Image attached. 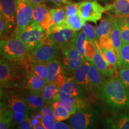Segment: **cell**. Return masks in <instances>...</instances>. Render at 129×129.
<instances>
[{
  "instance_id": "cell-3",
  "label": "cell",
  "mask_w": 129,
  "mask_h": 129,
  "mask_svg": "<svg viewBox=\"0 0 129 129\" xmlns=\"http://www.w3.org/2000/svg\"><path fill=\"white\" fill-rule=\"evenodd\" d=\"M59 49L49 37L46 36L38 44L30 48L29 57L34 62L47 63L56 59Z\"/></svg>"
},
{
  "instance_id": "cell-48",
  "label": "cell",
  "mask_w": 129,
  "mask_h": 129,
  "mask_svg": "<svg viewBox=\"0 0 129 129\" xmlns=\"http://www.w3.org/2000/svg\"><path fill=\"white\" fill-rule=\"evenodd\" d=\"M54 129H72L70 125L62 121H56Z\"/></svg>"
},
{
  "instance_id": "cell-50",
  "label": "cell",
  "mask_w": 129,
  "mask_h": 129,
  "mask_svg": "<svg viewBox=\"0 0 129 129\" xmlns=\"http://www.w3.org/2000/svg\"><path fill=\"white\" fill-rule=\"evenodd\" d=\"M49 1H50L51 2L54 3V4L58 5V6H59V5L60 4L66 5L71 2L70 0H49Z\"/></svg>"
},
{
  "instance_id": "cell-32",
  "label": "cell",
  "mask_w": 129,
  "mask_h": 129,
  "mask_svg": "<svg viewBox=\"0 0 129 129\" xmlns=\"http://www.w3.org/2000/svg\"><path fill=\"white\" fill-rule=\"evenodd\" d=\"M52 15L53 26L60 25L64 23L67 18L64 7H58L50 9Z\"/></svg>"
},
{
  "instance_id": "cell-33",
  "label": "cell",
  "mask_w": 129,
  "mask_h": 129,
  "mask_svg": "<svg viewBox=\"0 0 129 129\" xmlns=\"http://www.w3.org/2000/svg\"><path fill=\"white\" fill-rule=\"evenodd\" d=\"M100 50L102 53L103 56L109 64L117 69L120 68L117 55L114 49H104L100 48Z\"/></svg>"
},
{
  "instance_id": "cell-45",
  "label": "cell",
  "mask_w": 129,
  "mask_h": 129,
  "mask_svg": "<svg viewBox=\"0 0 129 129\" xmlns=\"http://www.w3.org/2000/svg\"><path fill=\"white\" fill-rule=\"evenodd\" d=\"M32 125L31 121L29 118H27L25 120L19 122L17 129H32Z\"/></svg>"
},
{
  "instance_id": "cell-27",
  "label": "cell",
  "mask_w": 129,
  "mask_h": 129,
  "mask_svg": "<svg viewBox=\"0 0 129 129\" xmlns=\"http://www.w3.org/2000/svg\"><path fill=\"white\" fill-rule=\"evenodd\" d=\"M0 129H9L13 120V111L10 109H5L1 105Z\"/></svg>"
},
{
  "instance_id": "cell-37",
  "label": "cell",
  "mask_w": 129,
  "mask_h": 129,
  "mask_svg": "<svg viewBox=\"0 0 129 129\" xmlns=\"http://www.w3.org/2000/svg\"><path fill=\"white\" fill-rule=\"evenodd\" d=\"M82 29L86 35L88 40H91L92 41L98 42V37L97 36L96 30L94 28V27L91 24L85 23L84 24Z\"/></svg>"
},
{
  "instance_id": "cell-38",
  "label": "cell",
  "mask_w": 129,
  "mask_h": 129,
  "mask_svg": "<svg viewBox=\"0 0 129 129\" xmlns=\"http://www.w3.org/2000/svg\"><path fill=\"white\" fill-rule=\"evenodd\" d=\"M118 78L129 91V68H121Z\"/></svg>"
},
{
  "instance_id": "cell-51",
  "label": "cell",
  "mask_w": 129,
  "mask_h": 129,
  "mask_svg": "<svg viewBox=\"0 0 129 129\" xmlns=\"http://www.w3.org/2000/svg\"><path fill=\"white\" fill-rule=\"evenodd\" d=\"M33 129H45V128L43 126L42 124H38L37 125H35V126H34Z\"/></svg>"
},
{
  "instance_id": "cell-14",
  "label": "cell",
  "mask_w": 129,
  "mask_h": 129,
  "mask_svg": "<svg viewBox=\"0 0 129 129\" xmlns=\"http://www.w3.org/2000/svg\"><path fill=\"white\" fill-rule=\"evenodd\" d=\"M6 107L13 112H29V108L25 99L16 93H12L7 98Z\"/></svg>"
},
{
  "instance_id": "cell-8",
  "label": "cell",
  "mask_w": 129,
  "mask_h": 129,
  "mask_svg": "<svg viewBox=\"0 0 129 129\" xmlns=\"http://www.w3.org/2000/svg\"><path fill=\"white\" fill-rule=\"evenodd\" d=\"M96 122V114L85 109L73 114L69 121L72 129H94Z\"/></svg>"
},
{
  "instance_id": "cell-52",
  "label": "cell",
  "mask_w": 129,
  "mask_h": 129,
  "mask_svg": "<svg viewBox=\"0 0 129 129\" xmlns=\"http://www.w3.org/2000/svg\"><path fill=\"white\" fill-rule=\"evenodd\" d=\"M125 21H126V23L127 25L129 26V15L127 16H125Z\"/></svg>"
},
{
  "instance_id": "cell-31",
  "label": "cell",
  "mask_w": 129,
  "mask_h": 129,
  "mask_svg": "<svg viewBox=\"0 0 129 129\" xmlns=\"http://www.w3.org/2000/svg\"><path fill=\"white\" fill-rule=\"evenodd\" d=\"M120 28L121 38L122 44H129V26L125 21V16H117Z\"/></svg>"
},
{
  "instance_id": "cell-41",
  "label": "cell",
  "mask_w": 129,
  "mask_h": 129,
  "mask_svg": "<svg viewBox=\"0 0 129 129\" xmlns=\"http://www.w3.org/2000/svg\"><path fill=\"white\" fill-rule=\"evenodd\" d=\"M52 106H62L64 108L67 109L71 115H72L73 114L76 113L77 111H78V109H77L74 105H72L71 104H69V103L67 102L61 101V100H59V101L54 102Z\"/></svg>"
},
{
  "instance_id": "cell-16",
  "label": "cell",
  "mask_w": 129,
  "mask_h": 129,
  "mask_svg": "<svg viewBox=\"0 0 129 129\" xmlns=\"http://www.w3.org/2000/svg\"><path fill=\"white\" fill-rule=\"evenodd\" d=\"M48 84L46 80L41 78L32 71L28 72L27 75L26 86L28 89L41 93L42 90Z\"/></svg>"
},
{
  "instance_id": "cell-42",
  "label": "cell",
  "mask_w": 129,
  "mask_h": 129,
  "mask_svg": "<svg viewBox=\"0 0 129 129\" xmlns=\"http://www.w3.org/2000/svg\"><path fill=\"white\" fill-rule=\"evenodd\" d=\"M99 47L101 48H104V49H114L113 44L111 41L110 37L108 36H104L100 38L99 40Z\"/></svg>"
},
{
  "instance_id": "cell-9",
  "label": "cell",
  "mask_w": 129,
  "mask_h": 129,
  "mask_svg": "<svg viewBox=\"0 0 129 129\" xmlns=\"http://www.w3.org/2000/svg\"><path fill=\"white\" fill-rule=\"evenodd\" d=\"M22 76L15 67L4 59L0 62V84L1 87H9L17 84Z\"/></svg>"
},
{
  "instance_id": "cell-23",
  "label": "cell",
  "mask_w": 129,
  "mask_h": 129,
  "mask_svg": "<svg viewBox=\"0 0 129 129\" xmlns=\"http://www.w3.org/2000/svg\"><path fill=\"white\" fill-rule=\"evenodd\" d=\"M50 12V9L44 4L34 6L32 22L41 25V24L44 22L47 16L49 14Z\"/></svg>"
},
{
  "instance_id": "cell-39",
  "label": "cell",
  "mask_w": 129,
  "mask_h": 129,
  "mask_svg": "<svg viewBox=\"0 0 129 129\" xmlns=\"http://www.w3.org/2000/svg\"><path fill=\"white\" fill-rule=\"evenodd\" d=\"M79 3H71L66 4L64 6L65 13L67 17H72L78 14Z\"/></svg>"
},
{
  "instance_id": "cell-11",
  "label": "cell",
  "mask_w": 129,
  "mask_h": 129,
  "mask_svg": "<svg viewBox=\"0 0 129 129\" xmlns=\"http://www.w3.org/2000/svg\"><path fill=\"white\" fill-rule=\"evenodd\" d=\"M18 0H1L0 13L9 25V29L16 25V16Z\"/></svg>"
},
{
  "instance_id": "cell-12",
  "label": "cell",
  "mask_w": 129,
  "mask_h": 129,
  "mask_svg": "<svg viewBox=\"0 0 129 129\" xmlns=\"http://www.w3.org/2000/svg\"><path fill=\"white\" fill-rule=\"evenodd\" d=\"M90 61H91L96 66V67L104 77L114 76L117 70V69L115 68L105 60L100 50L99 44H98V49L97 52Z\"/></svg>"
},
{
  "instance_id": "cell-19",
  "label": "cell",
  "mask_w": 129,
  "mask_h": 129,
  "mask_svg": "<svg viewBox=\"0 0 129 129\" xmlns=\"http://www.w3.org/2000/svg\"><path fill=\"white\" fill-rule=\"evenodd\" d=\"M59 100L67 102L69 104H71L72 105H74L78 109V111L82 110V109H84L87 107V103L84 99L75 98V97L67 94V93H64L60 90H59L57 94H56L55 98H54V102L59 101Z\"/></svg>"
},
{
  "instance_id": "cell-36",
  "label": "cell",
  "mask_w": 129,
  "mask_h": 129,
  "mask_svg": "<svg viewBox=\"0 0 129 129\" xmlns=\"http://www.w3.org/2000/svg\"><path fill=\"white\" fill-rule=\"evenodd\" d=\"M119 64L120 68H129V44H122L120 50Z\"/></svg>"
},
{
  "instance_id": "cell-35",
  "label": "cell",
  "mask_w": 129,
  "mask_h": 129,
  "mask_svg": "<svg viewBox=\"0 0 129 129\" xmlns=\"http://www.w3.org/2000/svg\"><path fill=\"white\" fill-rule=\"evenodd\" d=\"M98 49V42L87 40L85 45V57L88 60H91L96 54Z\"/></svg>"
},
{
  "instance_id": "cell-15",
  "label": "cell",
  "mask_w": 129,
  "mask_h": 129,
  "mask_svg": "<svg viewBox=\"0 0 129 129\" xmlns=\"http://www.w3.org/2000/svg\"><path fill=\"white\" fill-rule=\"evenodd\" d=\"M90 66V60H85L78 68L74 71L71 80L79 85L84 86L90 84L88 71Z\"/></svg>"
},
{
  "instance_id": "cell-20",
  "label": "cell",
  "mask_w": 129,
  "mask_h": 129,
  "mask_svg": "<svg viewBox=\"0 0 129 129\" xmlns=\"http://www.w3.org/2000/svg\"><path fill=\"white\" fill-rule=\"evenodd\" d=\"M109 37H110L111 41H112L114 50H115L116 54L117 55L119 63V62H120V50L122 45V43L121 38L120 28V26H119L118 23L117 17H116L115 23L114 24V26H113L110 34H109ZM119 65H120V64H119Z\"/></svg>"
},
{
  "instance_id": "cell-34",
  "label": "cell",
  "mask_w": 129,
  "mask_h": 129,
  "mask_svg": "<svg viewBox=\"0 0 129 129\" xmlns=\"http://www.w3.org/2000/svg\"><path fill=\"white\" fill-rule=\"evenodd\" d=\"M53 117L56 121H62L71 117V114L65 108L60 106H53Z\"/></svg>"
},
{
  "instance_id": "cell-13",
  "label": "cell",
  "mask_w": 129,
  "mask_h": 129,
  "mask_svg": "<svg viewBox=\"0 0 129 129\" xmlns=\"http://www.w3.org/2000/svg\"><path fill=\"white\" fill-rule=\"evenodd\" d=\"M106 129H129V112L118 113L106 119Z\"/></svg>"
},
{
  "instance_id": "cell-21",
  "label": "cell",
  "mask_w": 129,
  "mask_h": 129,
  "mask_svg": "<svg viewBox=\"0 0 129 129\" xmlns=\"http://www.w3.org/2000/svg\"><path fill=\"white\" fill-rule=\"evenodd\" d=\"M105 7L106 11H112L117 16L129 15V0H115L113 4Z\"/></svg>"
},
{
  "instance_id": "cell-28",
  "label": "cell",
  "mask_w": 129,
  "mask_h": 129,
  "mask_svg": "<svg viewBox=\"0 0 129 129\" xmlns=\"http://www.w3.org/2000/svg\"><path fill=\"white\" fill-rule=\"evenodd\" d=\"M85 23V21L78 14L72 17H67L64 22V25L67 28L74 31L77 32L81 29Z\"/></svg>"
},
{
  "instance_id": "cell-18",
  "label": "cell",
  "mask_w": 129,
  "mask_h": 129,
  "mask_svg": "<svg viewBox=\"0 0 129 129\" xmlns=\"http://www.w3.org/2000/svg\"><path fill=\"white\" fill-rule=\"evenodd\" d=\"M116 16L108 15L101 20L100 23L96 27V34L98 40L101 37L108 36L116 20Z\"/></svg>"
},
{
  "instance_id": "cell-7",
  "label": "cell",
  "mask_w": 129,
  "mask_h": 129,
  "mask_svg": "<svg viewBox=\"0 0 129 129\" xmlns=\"http://www.w3.org/2000/svg\"><path fill=\"white\" fill-rule=\"evenodd\" d=\"M34 6L25 0H18L16 10L15 33L20 32L32 22Z\"/></svg>"
},
{
  "instance_id": "cell-25",
  "label": "cell",
  "mask_w": 129,
  "mask_h": 129,
  "mask_svg": "<svg viewBox=\"0 0 129 129\" xmlns=\"http://www.w3.org/2000/svg\"><path fill=\"white\" fill-rule=\"evenodd\" d=\"M25 100L28 104L29 107L31 109L41 108L44 106L46 102L41 93L31 90H30L29 93L25 97Z\"/></svg>"
},
{
  "instance_id": "cell-22",
  "label": "cell",
  "mask_w": 129,
  "mask_h": 129,
  "mask_svg": "<svg viewBox=\"0 0 129 129\" xmlns=\"http://www.w3.org/2000/svg\"><path fill=\"white\" fill-rule=\"evenodd\" d=\"M88 78L90 80L89 85L98 88L106 81L102 74L100 72L91 61H90V66L88 71Z\"/></svg>"
},
{
  "instance_id": "cell-46",
  "label": "cell",
  "mask_w": 129,
  "mask_h": 129,
  "mask_svg": "<svg viewBox=\"0 0 129 129\" xmlns=\"http://www.w3.org/2000/svg\"><path fill=\"white\" fill-rule=\"evenodd\" d=\"M67 80L66 78V77L64 76V75L63 73H61L58 75L57 78H56L55 81L54 82V83L56 86L58 88H60L65 83V82L67 81Z\"/></svg>"
},
{
  "instance_id": "cell-4",
  "label": "cell",
  "mask_w": 129,
  "mask_h": 129,
  "mask_svg": "<svg viewBox=\"0 0 129 129\" xmlns=\"http://www.w3.org/2000/svg\"><path fill=\"white\" fill-rule=\"evenodd\" d=\"M46 34L58 49L61 50L64 47L72 44L77 32L66 27L63 23L50 27L46 30Z\"/></svg>"
},
{
  "instance_id": "cell-10",
  "label": "cell",
  "mask_w": 129,
  "mask_h": 129,
  "mask_svg": "<svg viewBox=\"0 0 129 129\" xmlns=\"http://www.w3.org/2000/svg\"><path fill=\"white\" fill-rule=\"evenodd\" d=\"M63 54V64L68 70L74 71L86 59L75 47L73 44L64 47L61 49Z\"/></svg>"
},
{
  "instance_id": "cell-44",
  "label": "cell",
  "mask_w": 129,
  "mask_h": 129,
  "mask_svg": "<svg viewBox=\"0 0 129 129\" xmlns=\"http://www.w3.org/2000/svg\"><path fill=\"white\" fill-rule=\"evenodd\" d=\"M29 112H13V120L15 122H20L28 118Z\"/></svg>"
},
{
  "instance_id": "cell-29",
  "label": "cell",
  "mask_w": 129,
  "mask_h": 129,
  "mask_svg": "<svg viewBox=\"0 0 129 129\" xmlns=\"http://www.w3.org/2000/svg\"><path fill=\"white\" fill-rule=\"evenodd\" d=\"M87 38L86 35L83 30L77 32V34L74 37V39L72 42V44L77 50L82 54L85 57V45L86 43Z\"/></svg>"
},
{
  "instance_id": "cell-5",
  "label": "cell",
  "mask_w": 129,
  "mask_h": 129,
  "mask_svg": "<svg viewBox=\"0 0 129 129\" xmlns=\"http://www.w3.org/2000/svg\"><path fill=\"white\" fill-rule=\"evenodd\" d=\"M14 36L25 42L30 50L47 36V34L46 30L42 28L41 25L32 22L23 30L14 34Z\"/></svg>"
},
{
  "instance_id": "cell-26",
  "label": "cell",
  "mask_w": 129,
  "mask_h": 129,
  "mask_svg": "<svg viewBox=\"0 0 129 129\" xmlns=\"http://www.w3.org/2000/svg\"><path fill=\"white\" fill-rule=\"evenodd\" d=\"M59 89L53 83H48L42 90L41 94L47 104L54 103V98Z\"/></svg>"
},
{
  "instance_id": "cell-17",
  "label": "cell",
  "mask_w": 129,
  "mask_h": 129,
  "mask_svg": "<svg viewBox=\"0 0 129 129\" xmlns=\"http://www.w3.org/2000/svg\"><path fill=\"white\" fill-rule=\"evenodd\" d=\"M59 90L69 95L81 99H84L85 94L83 86L75 83L72 80H67Z\"/></svg>"
},
{
  "instance_id": "cell-47",
  "label": "cell",
  "mask_w": 129,
  "mask_h": 129,
  "mask_svg": "<svg viewBox=\"0 0 129 129\" xmlns=\"http://www.w3.org/2000/svg\"><path fill=\"white\" fill-rule=\"evenodd\" d=\"M40 114H41V117H43V116L46 115H53V107L50 106H44L42 108L40 111Z\"/></svg>"
},
{
  "instance_id": "cell-49",
  "label": "cell",
  "mask_w": 129,
  "mask_h": 129,
  "mask_svg": "<svg viewBox=\"0 0 129 129\" xmlns=\"http://www.w3.org/2000/svg\"><path fill=\"white\" fill-rule=\"evenodd\" d=\"M25 1L29 3L30 4L33 5L34 6H35L38 4H44L46 1V0H25Z\"/></svg>"
},
{
  "instance_id": "cell-6",
  "label": "cell",
  "mask_w": 129,
  "mask_h": 129,
  "mask_svg": "<svg viewBox=\"0 0 129 129\" xmlns=\"http://www.w3.org/2000/svg\"><path fill=\"white\" fill-rule=\"evenodd\" d=\"M106 11L96 1H85L79 3L78 14L85 21L97 23L102 18V14Z\"/></svg>"
},
{
  "instance_id": "cell-43",
  "label": "cell",
  "mask_w": 129,
  "mask_h": 129,
  "mask_svg": "<svg viewBox=\"0 0 129 129\" xmlns=\"http://www.w3.org/2000/svg\"><path fill=\"white\" fill-rule=\"evenodd\" d=\"M9 30V25L2 16H0V35L1 40L6 36L8 30Z\"/></svg>"
},
{
  "instance_id": "cell-40",
  "label": "cell",
  "mask_w": 129,
  "mask_h": 129,
  "mask_svg": "<svg viewBox=\"0 0 129 129\" xmlns=\"http://www.w3.org/2000/svg\"><path fill=\"white\" fill-rule=\"evenodd\" d=\"M55 122L53 115H46L42 117L41 124L45 129H54Z\"/></svg>"
},
{
  "instance_id": "cell-24",
  "label": "cell",
  "mask_w": 129,
  "mask_h": 129,
  "mask_svg": "<svg viewBox=\"0 0 129 129\" xmlns=\"http://www.w3.org/2000/svg\"><path fill=\"white\" fill-rule=\"evenodd\" d=\"M46 63L48 71V77L46 80L48 83H54L58 75L62 73L61 64L56 59H53Z\"/></svg>"
},
{
  "instance_id": "cell-1",
  "label": "cell",
  "mask_w": 129,
  "mask_h": 129,
  "mask_svg": "<svg viewBox=\"0 0 129 129\" xmlns=\"http://www.w3.org/2000/svg\"><path fill=\"white\" fill-rule=\"evenodd\" d=\"M100 96L115 111L129 110V91L118 78H111L98 88Z\"/></svg>"
},
{
  "instance_id": "cell-30",
  "label": "cell",
  "mask_w": 129,
  "mask_h": 129,
  "mask_svg": "<svg viewBox=\"0 0 129 129\" xmlns=\"http://www.w3.org/2000/svg\"><path fill=\"white\" fill-rule=\"evenodd\" d=\"M30 61H31L30 63L31 71L39 75L41 78L47 80L48 75V71L46 63Z\"/></svg>"
},
{
  "instance_id": "cell-2",
  "label": "cell",
  "mask_w": 129,
  "mask_h": 129,
  "mask_svg": "<svg viewBox=\"0 0 129 129\" xmlns=\"http://www.w3.org/2000/svg\"><path fill=\"white\" fill-rule=\"evenodd\" d=\"M1 54L11 62H23L29 57V47L25 42L15 36L1 40Z\"/></svg>"
}]
</instances>
